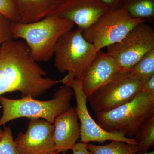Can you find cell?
I'll use <instances>...</instances> for the list:
<instances>
[{
	"label": "cell",
	"mask_w": 154,
	"mask_h": 154,
	"mask_svg": "<svg viewBox=\"0 0 154 154\" xmlns=\"http://www.w3.org/2000/svg\"><path fill=\"white\" fill-rule=\"evenodd\" d=\"M0 154H20L16 147L12 130L8 126L4 127L0 140Z\"/></svg>",
	"instance_id": "d6986e66"
},
{
	"label": "cell",
	"mask_w": 154,
	"mask_h": 154,
	"mask_svg": "<svg viewBox=\"0 0 154 154\" xmlns=\"http://www.w3.org/2000/svg\"><path fill=\"white\" fill-rule=\"evenodd\" d=\"M87 148L93 154H135L137 145L119 141H111L105 145L87 144Z\"/></svg>",
	"instance_id": "2e32d148"
},
{
	"label": "cell",
	"mask_w": 154,
	"mask_h": 154,
	"mask_svg": "<svg viewBox=\"0 0 154 154\" xmlns=\"http://www.w3.org/2000/svg\"><path fill=\"white\" fill-rule=\"evenodd\" d=\"M75 25L70 20L55 14L32 23L12 22L11 32L14 39L25 40L36 62H45L52 57L59 39Z\"/></svg>",
	"instance_id": "7a4b0ae2"
},
{
	"label": "cell",
	"mask_w": 154,
	"mask_h": 154,
	"mask_svg": "<svg viewBox=\"0 0 154 154\" xmlns=\"http://www.w3.org/2000/svg\"><path fill=\"white\" fill-rule=\"evenodd\" d=\"M75 107H70L55 119L53 140L58 153L66 154L80 137V124Z\"/></svg>",
	"instance_id": "4fadbf2b"
},
{
	"label": "cell",
	"mask_w": 154,
	"mask_h": 154,
	"mask_svg": "<svg viewBox=\"0 0 154 154\" xmlns=\"http://www.w3.org/2000/svg\"><path fill=\"white\" fill-rule=\"evenodd\" d=\"M106 53L115 60L120 71H129L147 53L154 49V30L141 22L123 39L107 48Z\"/></svg>",
	"instance_id": "ba28073f"
},
{
	"label": "cell",
	"mask_w": 154,
	"mask_h": 154,
	"mask_svg": "<svg viewBox=\"0 0 154 154\" xmlns=\"http://www.w3.org/2000/svg\"><path fill=\"white\" fill-rule=\"evenodd\" d=\"M146 22L131 18L123 8L109 10L91 26L82 31L84 38L97 52L121 41L136 25Z\"/></svg>",
	"instance_id": "8992f818"
},
{
	"label": "cell",
	"mask_w": 154,
	"mask_h": 154,
	"mask_svg": "<svg viewBox=\"0 0 154 154\" xmlns=\"http://www.w3.org/2000/svg\"><path fill=\"white\" fill-rule=\"evenodd\" d=\"M134 138L137 142V154L148 152L154 145V116L145 122L140 128Z\"/></svg>",
	"instance_id": "e0dca14e"
},
{
	"label": "cell",
	"mask_w": 154,
	"mask_h": 154,
	"mask_svg": "<svg viewBox=\"0 0 154 154\" xmlns=\"http://www.w3.org/2000/svg\"><path fill=\"white\" fill-rule=\"evenodd\" d=\"M74 92L76 101V110L80 121L81 142L103 143L107 140L119 141L137 145L134 138L127 137L123 134L106 131L92 118L87 107V98L84 91L81 80L74 79L69 84Z\"/></svg>",
	"instance_id": "9c48e42d"
},
{
	"label": "cell",
	"mask_w": 154,
	"mask_h": 154,
	"mask_svg": "<svg viewBox=\"0 0 154 154\" xmlns=\"http://www.w3.org/2000/svg\"><path fill=\"white\" fill-rule=\"evenodd\" d=\"M131 75L144 83L154 75V49L147 53L129 70Z\"/></svg>",
	"instance_id": "ac0fdd59"
},
{
	"label": "cell",
	"mask_w": 154,
	"mask_h": 154,
	"mask_svg": "<svg viewBox=\"0 0 154 154\" xmlns=\"http://www.w3.org/2000/svg\"><path fill=\"white\" fill-rule=\"evenodd\" d=\"M140 91L154 94V75L143 83Z\"/></svg>",
	"instance_id": "cb8c5ba5"
},
{
	"label": "cell",
	"mask_w": 154,
	"mask_h": 154,
	"mask_svg": "<svg viewBox=\"0 0 154 154\" xmlns=\"http://www.w3.org/2000/svg\"><path fill=\"white\" fill-rule=\"evenodd\" d=\"M154 116V94L140 91L131 101L115 109L96 113V122L106 131L134 137Z\"/></svg>",
	"instance_id": "5b68a950"
},
{
	"label": "cell",
	"mask_w": 154,
	"mask_h": 154,
	"mask_svg": "<svg viewBox=\"0 0 154 154\" xmlns=\"http://www.w3.org/2000/svg\"><path fill=\"white\" fill-rule=\"evenodd\" d=\"M143 84L129 71H120L87 100L96 113L107 112L131 101L140 91Z\"/></svg>",
	"instance_id": "52a82bcc"
},
{
	"label": "cell",
	"mask_w": 154,
	"mask_h": 154,
	"mask_svg": "<svg viewBox=\"0 0 154 154\" xmlns=\"http://www.w3.org/2000/svg\"><path fill=\"white\" fill-rule=\"evenodd\" d=\"M54 126L45 119H30L25 133L15 140L20 154H48L57 152L53 140Z\"/></svg>",
	"instance_id": "30bf717a"
},
{
	"label": "cell",
	"mask_w": 154,
	"mask_h": 154,
	"mask_svg": "<svg viewBox=\"0 0 154 154\" xmlns=\"http://www.w3.org/2000/svg\"><path fill=\"white\" fill-rule=\"evenodd\" d=\"M59 153H58L57 152H54V153H51V154H58Z\"/></svg>",
	"instance_id": "4316f807"
},
{
	"label": "cell",
	"mask_w": 154,
	"mask_h": 154,
	"mask_svg": "<svg viewBox=\"0 0 154 154\" xmlns=\"http://www.w3.org/2000/svg\"><path fill=\"white\" fill-rule=\"evenodd\" d=\"M46 75L25 42L12 38L3 44L0 51V96L19 91L22 98H37L60 83V80Z\"/></svg>",
	"instance_id": "6da1fadb"
},
{
	"label": "cell",
	"mask_w": 154,
	"mask_h": 154,
	"mask_svg": "<svg viewBox=\"0 0 154 154\" xmlns=\"http://www.w3.org/2000/svg\"><path fill=\"white\" fill-rule=\"evenodd\" d=\"M73 154H93L87 148V144L79 143L72 149Z\"/></svg>",
	"instance_id": "603a6c76"
},
{
	"label": "cell",
	"mask_w": 154,
	"mask_h": 154,
	"mask_svg": "<svg viewBox=\"0 0 154 154\" xmlns=\"http://www.w3.org/2000/svg\"><path fill=\"white\" fill-rule=\"evenodd\" d=\"M143 154H154V151L150 152H148L146 153Z\"/></svg>",
	"instance_id": "484cf974"
},
{
	"label": "cell",
	"mask_w": 154,
	"mask_h": 154,
	"mask_svg": "<svg viewBox=\"0 0 154 154\" xmlns=\"http://www.w3.org/2000/svg\"><path fill=\"white\" fill-rule=\"evenodd\" d=\"M120 71L117 63L106 53L99 51L81 81L87 99Z\"/></svg>",
	"instance_id": "7c38bea8"
},
{
	"label": "cell",
	"mask_w": 154,
	"mask_h": 154,
	"mask_svg": "<svg viewBox=\"0 0 154 154\" xmlns=\"http://www.w3.org/2000/svg\"><path fill=\"white\" fill-rule=\"evenodd\" d=\"M74 95L72 88L63 85L54 93L52 99L47 101H39L30 96L10 99L0 96V104L3 109L0 126L21 117L43 119L53 124L59 115L70 107Z\"/></svg>",
	"instance_id": "3957f363"
},
{
	"label": "cell",
	"mask_w": 154,
	"mask_h": 154,
	"mask_svg": "<svg viewBox=\"0 0 154 154\" xmlns=\"http://www.w3.org/2000/svg\"><path fill=\"white\" fill-rule=\"evenodd\" d=\"M97 51L94 45L83 37L77 28L64 34L54 47V66L62 73L68 74L60 83L68 86L73 80H81L96 56Z\"/></svg>",
	"instance_id": "277c9868"
},
{
	"label": "cell",
	"mask_w": 154,
	"mask_h": 154,
	"mask_svg": "<svg viewBox=\"0 0 154 154\" xmlns=\"http://www.w3.org/2000/svg\"><path fill=\"white\" fill-rule=\"evenodd\" d=\"M0 14L12 22H18V14L13 0H0Z\"/></svg>",
	"instance_id": "ffe728a7"
},
{
	"label": "cell",
	"mask_w": 154,
	"mask_h": 154,
	"mask_svg": "<svg viewBox=\"0 0 154 154\" xmlns=\"http://www.w3.org/2000/svg\"><path fill=\"white\" fill-rule=\"evenodd\" d=\"M17 12L18 22H36L57 14L66 0H13Z\"/></svg>",
	"instance_id": "5bb4252c"
},
{
	"label": "cell",
	"mask_w": 154,
	"mask_h": 154,
	"mask_svg": "<svg viewBox=\"0 0 154 154\" xmlns=\"http://www.w3.org/2000/svg\"><path fill=\"white\" fill-rule=\"evenodd\" d=\"M121 8L133 19L154 20V0H125Z\"/></svg>",
	"instance_id": "9a60e30c"
},
{
	"label": "cell",
	"mask_w": 154,
	"mask_h": 154,
	"mask_svg": "<svg viewBox=\"0 0 154 154\" xmlns=\"http://www.w3.org/2000/svg\"><path fill=\"white\" fill-rule=\"evenodd\" d=\"M109 10L100 0H66L56 14L70 20L82 31Z\"/></svg>",
	"instance_id": "8fae6325"
},
{
	"label": "cell",
	"mask_w": 154,
	"mask_h": 154,
	"mask_svg": "<svg viewBox=\"0 0 154 154\" xmlns=\"http://www.w3.org/2000/svg\"><path fill=\"white\" fill-rule=\"evenodd\" d=\"M3 131L2 130V129H0V140L2 137Z\"/></svg>",
	"instance_id": "d4e9b609"
},
{
	"label": "cell",
	"mask_w": 154,
	"mask_h": 154,
	"mask_svg": "<svg viewBox=\"0 0 154 154\" xmlns=\"http://www.w3.org/2000/svg\"><path fill=\"white\" fill-rule=\"evenodd\" d=\"M110 10L121 8L125 0H100Z\"/></svg>",
	"instance_id": "7402d4cb"
},
{
	"label": "cell",
	"mask_w": 154,
	"mask_h": 154,
	"mask_svg": "<svg viewBox=\"0 0 154 154\" xmlns=\"http://www.w3.org/2000/svg\"><path fill=\"white\" fill-rule=\"evenodd\" d=\"M12 22L0 14V51L3 44L13 38L11 32Z\"/></svg>",
	"instance_id": "44dd1931"
}]
</instances>
